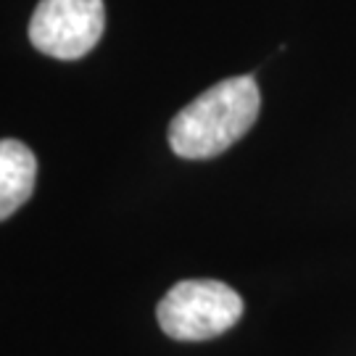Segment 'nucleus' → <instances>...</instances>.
I'll use <instances>...</instances> for the list:
<instances>
[{"mask_svg":"<svg viewBox=\"0 0 356 356\" xmlns=\"http://www.w3.org/2000/svg\"><path fill=\"white\" fill-rule=\"evenodd\" d=\"M259 108L261 92L254 76H229L172 119L169 145L179 159H214L254 127Z\"/></svg>","mask_w":356,"mask_h":356,"instance_id":"obj_1","label":"nucleus"},{"mask_svg":"<svg viewBox=\"0 0 356 356\" xmlns=\"http://www.w3.org/2000/svg\"><path fill=\"white\" fill-rule=\"evenodd\" d=\"M156 317L175 341H211L243 317V298L219 280H182L159 301Z\"/></svg>","mask_w":356,"mask_h":356,"instance_id":"obj_2","label":"nucleus"},{"mask_svg":"<svg viewBox=\"0 0 356 356\" xmlns=\"http://www.w3.org/2000/svg\"><path fill=\"white\" fill-rule=\"evenodd\" d=\"M103 0H40L29 19V40L40 53L74 61L103 38Z\"/></svg>","mask_w":356,"mask_h":356,"instance_id":"obj_3","label":"nucleus"},{"mask_svg":"<svg viewBox=\"0 0 356 356\" xmlns=\"http://www.w3.org/2000/svg\"><path fill=\"white\" fill-rule=\"evenodd\" d=\"M38 159L22 140H0V222L19 211L35 193Z\"/></svg>","mask_w":356,"mask_h":356,"instance_id":"obj_4","label":"nucleus"}]
</instances>
